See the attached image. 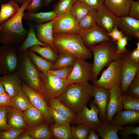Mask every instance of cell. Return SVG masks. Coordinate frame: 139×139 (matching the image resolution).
<instances>
[{
    "instance_id": "cell-1",
    "label": "cell",
    "mask_w": 139,
    "mask_h": 139,
    "mask_svg": "<svg viewBox=\"0 0 139 139\" xmlns=\"http://www.w3.org/2000/svg\"><path fill=\"white\" fill-rule=\"evenodd\" d=\"M31 0L23 2L16 15L0 24V43L16 47L25 40L29 30L23 27L22 21L25 8Z\"/></svg>"
},
{
    "instance_id": "cell-2",
    "label": "cell",
    "mask_w": 139,
    "mask_h": 139,
    "mask_svg": "<svg viewBox=\"0 0 139 139\" xmlns=\"http://www.w3.org/2000/svg\"><path fill=\"white\" fill-rule=\"evenodd\" d=\"M93 97L92 85L86 82L70 84L57 98L77 114L86 106Z\"/></svg>"
},
{
    "instance_id": "cell-3",
    "label": "cell",
    "mask_w": 139,
    "mask_h": 139,
    "mask_svg": "<svg viewBox=\"0 0 139 139\" xmlns=\"http://www.w3.org/2000/svg\"><path fill=\"white\" fill-rule=\"evenodd\" d=\"M53 37L54 45L59 54H70L85 60L92 57L91 51L85 45L80 34H55Z\"/></svg>"
},
{
    "instance_id": "cell-4",
    "label": "cell",
    "mask_w": 139,
    "mask_h": 139,
    "mask_svg": "<svg viewBox=\"0 0 139 139\" xmlns=\"http://www.w3.org/2000/svg\"><path fill=\"white\" fill-rule=\"evenodd\" d=\"M15 72L27 86L42 94L40 78V72L31 60L27 51L19 52L18 65Z\"/></svg>"
},
{
    "instance_id": "cell-5",
    "label": "cell",
    "mask_w": 139,
    "mask_h": 139,
    "mask_svg": "<svg viewBox=\"0 0 139 139\" xmlns=\"http://www.w3.org/2000/svg\"><path fill=\"white\" fill-rule=\"evenodd\" d=\"M112 41L105 42L90 47L93 53L92 64V83L97 80L98 75L102 69L115 60L119 55L117 54V47Z\"/></svg>"
},
{
    "instance_id": "cell-6",
    "label": "cell",
    "mask_w": 139,
    "mask_h": 139,
    "mask_svg": "<svg viewBox=\"0 0 139 139\" xmlns=\"http://www.w3.org/2000/svg\"><path fill=\"white\" fill-rule=\"evenodd\" d=\"M40 78L42 95L48 102L53 99L57 98L70 85L67 80L59 78L48 71L45 72H40Z\"/></svg>"
},
{
    "instance_id": "cell-7",
    "label": "cell",
    "mask_w": 139,
    "mask_h": 139,
    "mask_svg": "<svg viewBox=\"0 0 139 139\" xmlns=\"http://www.w3.org/2000/svg\"><path fill=\"white\" fill-rule=\"evenodd\" d=\"M122 79L121 63L120 55L108 66L100 78L93 83L96 86L109 90L121 87Z\"/></svg>"
},
{
    "instance_id": "cell-8",
    "label": "cell",
    "mask_w": 139,
    "mask_h": 139,
    "mask_svg": "<svg viewBox=\"0 0 139 139\" xmlns=\"http://www.w3.org/2000/svg\"><path fill=\"white\" fill-rule=\"evenodd\" d=\"M19 53L16 46L2 44L0 46V75L15 72Z\"/></svg>"
},
{
    "instance_id": "cell-9",
    "label": "cell",
    "mask_w": 139,
    "mask_h": 139,
    "mask_svg": "<svg viewBox=\"0 0 139 139\" xmlns=\"http://www.w3.org/2000/svg\"><path fill=\"white\" fill-rule=\"evenodd\" d=\"M131 51L127 50L120 55L121 63L122 82L120 87L121 93H126L128 87L139 72V63L131 57Z\"/></svg>"
},
{
    "instance_id": "cell-10",
    "label": "cell",
    "mask_w": 139,
    "mask_h": 139,
    "mask_svg": "<svg viewBox=\"0 0 139 139\" xmlns=\"http://www.w3.org/2000/svg\"><path fill=\"white\" fill-rule=\"evenodd\" d=\"M81 30L78 22L70 13L57 16L54 19L53 34H80Z\"/></svg>"
},
{
    "instance_id": "cell-11",
    "label": "cell",
    "mask_w": 139,
    "mask_h": 139,
    "mask_svg": "<svg viewBox=\"0 0 139 139\" xmlns=\"http://www.w3.org/2000/svg\"><path fill=\"white\" fill-rule=\"evenodd\" d=\"M92 64L85 60L76 58L72 71L67 80L70 84L91 81Z\"/></svg>"
},
{
    "instance_id": "cell-12",
    "label": "cell",
    "mask_w": 139,
    "mask_h": 139,
    "mask_svg": "<svg viewBox=\"0 0 139 139\" xmlns=\"http://www.w3.org/2000/svg\"><path fill=\"white\" fill-rule=\"evenodd\" d=\"M89 106L90 109L85 106L80 112L76 114L71 122L76 125L83 124L96 131L102 122L98 118L99 111L97 106L92 102Z\"/></svg>"
},
{
    "instance_id": "cell-13",
    "label": "cell",
    "mask_w": 139,
    "mask_h": 139,
    "mask_svg": "<svg viewBox=\"0 0 139 139\" xmlns=\"http://www.w3.org/2000/svg\"><path fill=\"white\" fill-rule=\"evenodd\" d=\"M80 34L87 47L111 41L106 31L97 24L88 29L81 30Z\"/></svg>"
},
{
    "instance_id": "cell-14",
    "label": "cell",
    "mask_w": 139,
    "mask_h": 139,
    "mask_svg": "<svg viewBox=\"0 0 139 139\" xmlns=\"http://www.w3.org/2000/svg\"><path fill=\"white\" fill-rule=\"evenodd\" d=\"M21 89L27 96L31 104L43 114L48 123L52 122L53 119L49 114L48 106L42 95L29 88L23 82L21 83Z\"/></svg>"
},
{
    "instance_id": "cell-15",
    "label": "cell",
    "mask_w": 139,
    "mask_h": 139,
    "mask_svg": "<svg viewBox=\"0 0 139 139\" xmlns=\"http://www.w3.org/2000/svg\"><path fill=\"white\" fill-rule=\"evenodd\" d=\"M97 10V25L105 30L107 33L110 32L116 26L119 27L120 22V17L112 13L104 4Z\"/></svg>"
},
{
    "instance_id": "cell-16",
    "label": "cell",
    "mask_w": 139,
    "mask_h": 139,
    "mask_svg": "<svg viewBox=\"0 0 139 139\" xmlns=\"http://www.w3.org/2000/svg\"><path fill=\"white\" fill-rule=\"evenodd\" d=\"M92 90L94 97L92 102L97 106L102 122H105L107 107L109 98V90L93 84L92 85Z\"/></svg>"
},
{
    "instance_id": "cell-17",
    "label": "cell",
    "mask_w": 139,
    "mask_h": 139,
    "mask_svg": "<svg viewBox=\"0 0 139 139\" xmlns=\"http://www.w3.org/2000/svg\"><path fill=\"white\" fill-rule=\"evenodd\" d=\"M109 98L106 110V122L110 123L113 117L123 109L120 87H115L109 90Z\"/></svg>"
},
{
    "instance_id": "cell-18",
    "label": "cell",
    "mask_w": 139,
    "mask_h": 139,
    "mask_svg": "<svg viewBox=\"0 0 139 139\" xmlns=\"http://www.w3.org/2000/svg\"><path fill=\"white\" fill-rule=\"evenodd\" d=\"M54 19L45 23L34 25L36 34L38 39L41 42L50 45L58 55V53L54 44L53 33Z\"/></svg>"
},
{
    "instance_id": "cell-19",
    "label": "cell",
    "mask_w": 139,
    "mask_h": 139,
    "mask_svg": "<svg viewBox=\"0 0 139 139\" xmlns=\"http://www.w3.org/2000/svg\"><path fill=\"white\" fill-rule=\"evenodd\" d=\"M0 81L11 98L21 89L22 80L15 72L0 76Z\"/></svg>"
},
{
    "instance_id": "cell-20",
    "label": "cell",
    "mask_w": 139,
    "mask_h": 139,
    "mask_svg": "<svg viewBox=\"0 0 139 139\" xmlns=\"http://www.w3.org/2000/svg\"><path fill=\"white\" fill-rule=\"evenodd\" d=\"M139 123V111L122 110L112 118L110 124L117 126L134 124Z\"/></svg>"
},
{
    "instance_id": "cell-21",
    "label": "cell",
    "mask_w": 139,
    "mask_h": 139,
    "mask_svg": "<svg viewBox=\"0 0 139 139\" xmlns=\"http://www.w3.org/2000/svg\"><path fill=\"white\" fill-rule=\"evenodd\" d=\"M133 0H104L106 8L116 16L120 17L128 15Z\"/></svg>"
},
{
    "instance_id": "cell-22",
    "label": "cell",
    "mask_w": 139,
    "mask_h": 139,
    "mask_svg": "<svg viewBox=\"0 0 139 139\" xmlns=\"http://www.w3.org/2000/svg\"><path fill=\"white\" fill-rule=\"evenodd\" d=\"M120 22L119 26L123 34H126L128 38L134 36L139 38V20L129 15L120 17Z\"/></svg>"
},
{
    "instance_id": "cell-23",
    "label": "cell",
    "mask_w": 139,
    "mask_h": 139,
    "mask_svg": "<svg viewBox=\"0 0 139 139\" xmlns=\"http://www.w3.org/2000/svg\"><path fill=\"white\" fill-rule=\"evenodd\" d=\"M7 123L10 128L25 131L28 129L23 112L10 106L7 114Z\"/></svg>"
},
{
    "instance_id": "cell-24",
    "label": "cell",
    "mask_w": 139,
    "mask_h": 139,
    "mask_svg": "<svg viewBox=\"0 0 139 139\" xmlns=\"http://www.w3.org/2000/svg\"><path fill=\"white\" fill-rule=\"evenodd\" d=\"M23 113L28 128L37 126L47 121L43 114L34 106L23 111Z\"/></svg>"
},
{
    "instance_id": "cell-25",
    "label": "cell",
    "mask_w": 139,
    "mask_h": 139,
    "mask_svg": "<svg viewBox=\"0 0 139 139\" xmlns=\"http://www.w3.org/2000/svg\"><path fill=\"white\" fill-rule=\"evenodd\" d=\"M57 16L54 11L48 12H24L23 19L29 22H34L37 24H42L54 19Z\"/></svg>"
},
{
    "instance_id": "cell-26",
    "label": "cell",
    "mask_w": 139,
    "mask_h": 139,
    "mask_svg": "<svg viewBox=\"0 0 139 139\" xmlns=\"http://www.w3.org/2000/svg\"><path fill=\"white\" fill-rule=\"evenodd\" d=\"M123 127L113 125L106 122H102L96 131L102 139H120L117 132L121 130Z\"/></svg>"
},
{
    "instance_id": "cell-27",
    "label": "cell",
    "mask_w": 139,
    "mask_h": 139,
    "mask_svg": "<svg viewBox=\"0 0 139 139\" xmlns=\"http://www.w3.org/2000/svg\"><path fill=\"white\" fill-rule=\"evenodd\" d=\"M29 29L27 36L23 42L18 48L20 52L25 51L32 46L39 45L42 46H46L48 45L39 41L36 37V31L34 25L31 22L28 23Z\"/></svg>"
},
{
    "instance_id": "cell-28",
    "label": "cell",
    "mask_w": 139,
    "mask_h": 139,
    "mask_svg": "<svg viewBox=\"0 0 139 139\" xmlns=\"http://www.w3.org/2000/svg\"><path fill=\"white\" fill-rule=\"evenodd\" d=\"M20 7L14 0H10L7 3L2 4L0 10L1 23L16 15Z\"/></svg>"
},
{
    "instance_id": "cell-29",
    "label": "cell",
    "mask_w": 139,
    "mask_h": 139,
    "mask_svg": "<svg viewBox=\"0 0 139 139\" xmlns=\"http://www.w3.org/2000/svg\"><path fill=\"white\" fill-rule=\"evenodd\" d=\"M70 122L62 125L53 124L49 128L53 137L57 139H73Z\"/></svg>"
},
{
    "instance_id": "cell-30",
    "label": "cell",
    "mask_w": 139,
    "mask_h": 139,
    "mask_svg": "<svg viewBox=\"0 0 139 139\" xmlns=\"http://www.w3.org/2000/svg\"><path fill=\"white\" fill-rule=\"evenodd\" d=\"M33 106L27 96L21 89L11 98L10 107L21 111H24Z\"/></svg>"
},
{
    "instance_id": "cell-31",
    "label": "cell",
    "mask_w": 139,
    "mask_h": 139,
    "mask_svg": "<svg viewBox=\"0 0 139 139\" xmlns=\"http://www.w3.org/2000/svg\"><path fill=\"white\" fill-rule=\"evenodd\" d=\"M48 123L46 122L37 126L29 128L26 132L33 139H49L53 136L49 127Z\"/></svg>"
},
{
    "instance_id": "cell-32",
    "label": "cell",
    "mask_w": 139,
    "mask_h": 139,
    "mask_svg": "<svg viewBox=\"0 0 139 139\" xmlns=\"http://www.w3.org/2000/svg\"><path fill=\"white\" fill-rule=\"evenodd\" d=\"M28 49L39 54L45 59L54 63L56 62L58 57V55L48 45L46 46L36 45L31 47Z\"/></svg>"
},
{
    "instance_id": "cell-33",
    "label": "cell",
    "mask_w": 139,
    "mask_h": 139,
    "mask_svg": "<svg viewBox=\"0 0 139 139\" xmlns=\"http://www.w3.org/2000/svg\"><path fill=\"white\" fill-rule=\"evenodd\" d=\"M27 52L31 61L40 72H45L50 70L54 64L53 63L40 57L29 49Z\"/></svg>"
},
{
    "instance_id": "cell-34",
    "label": "cell",
    "mask_w": 139,
    "mask_h": 139,
    "mask_svg": "<svg viewBox=\"0 0 139 139\" xmlns=\"http://www.w3.org/2000/svg\"><path fill=\"white\" fill-rule=\"evenodd\" d=\"M48 106L54 109L70 120V122L75 118L76 114L62 103L57 98L50 100Z\"/></svg>"
},
{
    "instance_id": "cell-35",
    "label": "cell",
    "mask_w": 139,
    "mask_h": 139,
    "mask_svg": "<svg viewBox=\"0 0 139 139\" xmlns=\"http://www.w3.org/2000/svg\"><path fill=\"white\" fill-rule=\"evenodd\" d=\"M76 58L74 56L70 54H59L50 70H56L65 66H73Z\"/></svg>"
},
{
    "instance_id": "cell-36",
    "label": "cell",
    "mask_w": 139,
    "mask_h": 139,
    "mask_svg": "<svg viewBox=\"0 0 139 139\" xmlns=\"http://www.w3.org/2000/svg\"><path fill=\"white\" fill-rule=\"evenodd\" d=\"M97 10L95 8H92L79 23L82 30H86L97 24Z\"/></svg>"
},
{
    "instance_id": "cell-37",
    "label": "cell",
    "mask_w": 139,
    "mask_h": 139,
    "mask_svg": "<svg viewBox=\"0 0 139 139\" xmlns=\"http://www.w3.org/2000/svg\"><path fill=\"white\" fill-rule=\"evenodd\" d=\"M91 9L84 3L76 0L70 13L79 23Z\"/></svg>"
},
{
    "instance_id": "cell-38",
    "label": "cell",
    "mask_w": 139,
    "mask_h": 139,
    "mask_svg": "<svg viewBox=\"0 0 139 139\" xmlns=\"http://www.w3.org/2000/svg\"><path fill=\"white\" fill-rule=\"evenodd\" d=\"M121 98L123 109L124 110L139 111V98L126 93H121Z\"/></svg>"
},
{
    "instance_id": "cell-39",
    "label": "cell",
    "mask_w": 139,
    "mask_h": 139,
    "mask_svg": "<svg viewBox=\"0 0 139 139\" xmlns=\"http://www.w3.org/2000/svg\"><path fill=\"white\" fill-rule=\"evenodd\" d=\"M76 0H59L55 5L53 10L57 16L63 14L70 13Z\"/></svg>"
},
{
    "instance_id": "cell-40",
    "label": "cell",
    "mask_w": 139,
    "mask_h": 139,
    "mask_svg": "<svg viewBox=\"0 0 139 139\" xmlns=\"http://www.w3.org/2000/svg\"><path fill=\"white\" fill-rule=\"evenodd\" d=\"M72 134L75 139H86L91 129L83 124H79L78 126H71Z\"/></svg>"
},
{
    "instance_id": "cell-41",
    "label": "cell",
    "mask_w": 139,
    "mask_h": 139,
    "mask_svg": "<svg viewBox=\"0 0 139 139\" xmlns=\"http://www.w3.org/2000/svg\"><path fill=\"white\" fill-rule=\"evenodd\" d=\"M48 108L49 114L54 120L55 124L62 125L70 122L69 119L54 109L49 106Z\"/></svg>"
},
{
    "instance_id": "cell-42",
    "label": "cell",
    "mask_w": 139,
    "mask_h": 139,
    "mask_svg": "<svg viewBox=\"0 0 139 139\" xmlns=\"http://www.w3.org/2000/svg\"><path fill=\"white\" fill-rule=\"evenodd\" d=\"M126 93L139 98V72L137 73L129 86Z\"/></svg>"
},
{
    "instance_id": "cell-43",
    "label": "cell",
    "mask_w": 139,
    "mask_h": 139,
    "mask_svg": "<svg viewBox=\"0 0 139 139\" xmlns=\"http://www.w3.org/2000/svg\"><path fill=\"white\" fill-rule=\"evenodd\" d=\"M121 131L118 133L122 139H130L129 135L132 134H136L139 136V126L135 127L132 124L126 125L123 127Z\"/></svg>"
},
{
    "instance_id": "cell-44",
    "label": "cell",
    "mask_w": 139,
    "mask_h": 139,
    "mask_svg": "<svg viewBox=\"0 0 139 139\" xmlns=\"http://www.w3.org/2000/svg\"><path fill=\"white\" fill-rule=\"evenodd\" d=\"M24 131L10 128L0 132V139H17L19 135Z\"/></svg>"
},
{
    "instance_id": "cell-45",
    "label": "cell",
    "mask_w": 139,
    "mask_h": 139,
    "mask_svg": "<svg viewBox=\"0 0 139 139\" xmlns=\"http://www.w3.org/2000/svg\"><path fill=\"white\" fill-rule=\"evenodd\" d=\"M73 68V66H65L57 70H49L48 71L59 78L67 80L72 71Z\"/></svg>"
},
{
    "instance_id": "cell-46",
    "label": "cell",
    "mask_w": 139,
    "mask_h": 139,
    "mask_svg": "<svg viewBox=\"0 0 139 139\" xmlns=\"http://www.w3.org/2000/svg\"><path fill=\"white\" fill-rule=\"evenodd\" d=\"M10 106L0 108V131L8 129L10 128L7 123V116Z\"/></svg>"
},
{
    "instance_id": "cell-47",
    "label": "cell",
    "mask_w": 139,
    "mask_h": 139,
    "mask_svg": "<svg viewBox=\"0 0 139 139\" xmlns=\"http://www.w3.org/2000/svg\"><path fill=\"white\" fill-rule=\"evenodd\" d=\"M44 6L42 0H32L26 7L25 10L30 12H36Z\"/></svg>"
},
{
    "instance_id": "cell-48",
    "label": "cell",
    "mask_w": 139,
    "mask_h": 139,
    "mask_svg": "<svg viewBox=\"0 0 139 139\" xmlns=\"http://www.w3.org/2000/svg\"><path fill=\"white\" fill-rule=\"evenodd\" d=\"M128 38L124 36L117 41V54L120 55L126 51L127 50L126 46L128 44L127 43Z\"/></svg>"
},
{
    "instance_id": "cell-49",
    "label": "cell",
    "mask_w": 139,
    "mask_h": 139,
    "mask_svg": "<svg viewBox=\"0 0 139 139\" xmlns=\"http://www.w3.org/2000/svg\"><path fill=\"white\" fill-rule=\"evenodd\" d=\"M128 15L136 19H139V1H133L132 2Z\"/></svg>"
},
{
    "instance_id": "cell-50",
    "label": "cell",
    "mask_w": 139,
    "mask_h": 139,
    "mask_svg": "<svg viewBox=\"0 0 139 139\" xmlns=\"http://www.w3.org/2000/svg\"><path fill=\"white\" fill-rule=\"evenodd\" d=\"M86 5L91 8L97 9L104 4V0H76Z\"/></svg>"
},
{
    "instance_id": "cell-51",
    "label": "cell",
    "mask_w": 139,
    "mask_h": 139,
    "mask_svg": "<svg viewBox=\"0 0 139 139\" xmlns=\"http://www.w3.org/2000/svg\"><path fill=\"white\" fill-rule=\"evenodd\" d=\"M117 28L116 26L110 32L107 33V35L111 37L113 42L117 41L125 36L122 31L119 30Z\"/></svg>"
},
{
    "instance_id": "cell-52",
    "label": "cell",
    "mask_w": 139,
    "mask_h": 139,
    "mask_svg": "<svg viewBox=\"0 0 139 139\" xmlns=\"http://www.w3.org/2000/svg\"><path fill=\"white\" fill-rule=\"evenodd\" d=\"M11 98L6 92L0 94V108L10 106Z\"/></svg>"
},
{
    "instance_id": "cell-53",
    "label": "cell",
    "mask_w": 139,
    "mask_h": 139,
    "mask_svg": "<svg viewBox=\"0 0 139 139\" xmlns=\"http://www.w3.org/2000/svg\"><path fill=\"white\" fill-rule=\"evenodd\" d=\"M131 58L137 62H139V50L136 48L130 54Z\"/></svg>"
},
{
    "instance_id": "cell-54",
    "label": "cell",
    "mask_w": 139,
    "mask_h": 139,
    "mask_svg": "<svg viewBox=\"0 0 139 139\" xmlns=\"http://www.w3.org/2000/svg\"><path fill=\"white\" fill-rule=\"evenodd\" d=\"M99 136L96 131L91 129L87 136L86 139H99Z\"/></svg>"
},
{
    "instance_id": "cell-55",
    "label": "cell",
    "mask_w": 139,
    "mask_h": 139,
    "mask_svg": "<svg viewBox=\"0 0 139 139\" xmlns=\"http://www.w3.org/2000/svg\"><path fill=\"white\" fill-rule=\"evenodd\" d=\"M17 139H33L32 137L26 132L20 134Z\"/></svg>"
},
{
    "instance_id": "cell-56",
    "label": "cell",
    "mask_w": 139,
    "mask_h": 139,
    "mask_svg": "<svg viewBox=\"0 0 139 139\" xmlns=\"http://www.w3.org/2000/svg\"><path fill=\"white\" fill-rule=\"evenodd\" d=\"M54 0H42L44 6H48Z\"/></svg>"
},
{
    "instance_id": "cell-57",
    "label": "cell",
    "mask_w": 139,
    "mask_h": 139,
    "mask_svg": "<svg viewBox=\"0 0 139 139\" xmlns=\"http://www.w3.org/2000/svg\"><path fill=\"white\" fill-rule=\"evenodd\" d=\"M6 92L3 85L0 81V94Z\"/></svg>"
},
{
    "instance_id": "cell-58",
    "label": "cell",
    "mask_w": 139,
    "mask_h": 139,
    "mask_svg": "<svg viewBox=\"0 0 139 139\" xmlns=\"http://www.w3.org/2000/svg\"><path fill=\"white\" fill-rule=\"evenodd\" d=\"M18 3L21 4L27 0H14Z\"/></svg>"
},
{
    "instance_id": "cell-59",
    "label": "cell",
    "mask_w": 139,
    "mask_h": 139,
    "mask_svg": "<svg viewBox=\"0 0 139 139\" xmlns=\"http://www.w3.org/2000/svg\"><path fill=\"white\" fill-rule=\"evenodd\" d=\"M137 47L136 48L138 49L139 50V42H138L136 44Z\"/></svg>"
},
{
    "instance_id": "cell-60",
    "label": "cell",
    "mask_w": 139,
    "mask_h": 139,
    "mask_svg": "<svg viewBox=\"0 0 139 139\" xmlns=\"http://www.w3.org/2000/svg\"><path fill=\"white\" fill-rule=\"evenodd\" d=\"M3 0V1H5V0Z\"/></svg>"
},
{
    "instance_id": "cell-61",
    "label": "cell",
    "mask_w": 139,
    "mask_h": 139,
    "mask_svg": "<svg viewBox=\"0 0 139 139\" xmlns=\"http://www.w3.org/2000/svg\"><path fill=\"white\" fill-rule=\"evenodd\" d=\"M1 23V22H0V24Z\"/></svg>"
}]
</instances>
